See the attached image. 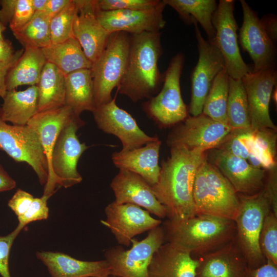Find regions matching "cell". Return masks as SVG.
I'll return each instance as SVG.
<instances>
[{
    "label": "cell",
    "mask_w": 277,
    "mask_h": 277,
    "mask_svg": "<svg viewBox=\"0 0 277 277\" xmlns=\"http://www.w3.org/2000/svg\"><path fill=\"white\" fill-rule=\"evenodd\" d=\"M17 0H1L0 21L6 26L10 22Z\"/></svg>",
    "instance_id": "c3c4849f"
},
{
    "label": "cell",
    "mask_w": 277,
    "mask_h": 277,
    "mask_svg": "<svg viewBox=\"0 0 277 277\" xmlns=\"http://www.w3.org/2000/svg\"><path fill=\"white\" fill-rule=\"evenodd\" d=\"M34 198L31 194L18 188L9 200L8 206L18 217L27 211Z\"/></svg>",
    "instance_id": "7bdbcfd3"
},
{
    "label": "cell",
    "mask_w": 277,
    "mask_h": 277,
    "mask_svg": "<svg viewBox=\"0 0 277 277\" xmlns=\"http://www.w3.org/2000/svg\"><path fill=\"white\" fill-rule=\"evenodd\" d=\"M16 186L15 180L9 175L0 164V192L12 190Z\"/></svg>",
    "instance_id": "f907efd6"
},
{
    "label": "cell",
    "mask_w": 277,
    "mask_h": 277,
    "mask_svg": "<svg viewBox=\"0 0 277 277\" xmlns=\"http://www.w3.org/2000/svg\"><path fill=\"white\" fill-rule=\"evenodd\" d=\"M235 1L220 0L213 17L215 34L211 42L222 54L225 67L230 77L242 79L252 71L244 61L240 51L237 30L239 29L234 15Z\"/></svg>",
    "instance_id": "8fae6325"
},
{
    "label": "cell",
    "mask_w": 277,
    "mask_h": 277,
    "mask_svg": "<svg viewBox=\"0 0 277 277\" xmlns=\"http://www.w3.org/2000/svg\"><path fill=\"white\" fill-rule=\"evenodd\" d=\"M24 49L15 51L12 42L4 37L0 38V64L9 63L20 57Z\"/></svg>",
    "instance_id": "f6af8a7d"
},
{
    "label": "cell",
    "mask_w": 277,
    "mask_h": 277,
    "mask_svg": "<svg viewBox=\"0 0 277 277\" xmlns=\"http://www.w3.org/2000/svg\"><path fill=\"white\" fill-rule=\"evenodd\" d=\"M269 171L264 189L268 199L271 210L277 215V172L276 167Z\"/></svg>",
    "instance_id": "ee69618b"
},
{
    "label": "cell",
    "mask_w": 277,
    "mask_h": 277,
    "mask_svg": "<svg viewBox=\"0 0 277 277\" xmlns=\"http://www.w3.org/2000/svg\"><path fill=\"white\" fill-rule=\"evenodd\" d=\"M0 150L17 162L28 164L41 185L48 177V162L36 132L28 125H9L2 117L0 107Z\"/></svg>",
    "instance_id": "30bf717a"
},
{
    "label": "cell",
    "mask_w": 277,
    "mask_h": 277,
    "mask_svg": "<svg viewBox=\"0 0 277 277\" xmlns=\"http://www.w3.org/2000/svg\"><path fill=\"white\" fill-rule=\"evenodd\" d=\"M229 87V76L225 67L214 79L205 100L202 112L203 114L212 120L227 125Z\"/></svg>",
    "instance_id": "d6a6232c"
},
{
    "label": "cell",
    "mask_w": 277,
    "mask_h": 277,
    "mask_svg": "<svg viewBox=\"0 0 277 277\" xmlns=\"http://www.w3.org/2000/svg\"><path fill=\"white\" fill-rule=\"evenodd\" d=\"M161 144L159 139L133 150L114 152L111 156L112 162L119 170L138 174L152 186L156 183L160 175Z\"/></svg>",
    "instance_id": "cb8c5ba5"
},
{
    "label": "cell",
    "mask_w": 277,
    "mask_h": 277,
    "mask_svg": "<svg viewBox=\"0 0 277 277\" xmlns=\"http://www.w3.org/2000/svg\"><path fill=\"white\" fill-rule=\"evenodd\" d=\"M166 5L173 8L180 18L186 24L193 21L202 27L206 33L208 41L211 42L215 34L213 25V15L217 4L215 0H163Z\"/></svg>",
    "instance_id": "4dcf8cb0"
},
{
    "label": "cell",
    "mask_w": 277,
    "mask_h": 277,
    "mask_svg": "<svg viewBox=\"0 0 277 277\" xmlns=\"http://www.w3.org/2000/svg\"><path fill=\"white\" fill-rule=\"evenodd\" d=\"M162 227L165 242L187 249L199 258L222 247L234 239L233 220L209 215H195L183 220L167 219Z\"/></svg>",
    "instance_id": "3957f363"
},
{
    "label": "cell",
    "mask_w": 277,
    "mask_h": 277,
    "mask_svg": "<svg viewBox=\"0 0 277 277\" xmlns=\"http://www.w3.org/2000/svg\"><path fill=\"white\" fill-rule=\"evenodd\" d=\"M65 105L76 115L95 108L91 69L65 75Z\"/></svg>",
    "instance_id": "4316f807"
},
{
    "label": "cell",
    "mask_w": 277,
    "mask_h": 277,
    "mask_svg": "<svg viewBox=\"0 0 277 277\" xmlns=\"http://www.w3.org/2000/svg\"><path fill=\"white\" fill-rule=\"evenodd\" d=\"M252 145L253 136L251 129L232 130L218 149L247 161L252 153Z\"/></svg>",
    "instance_id": "74e56055"
},
{
    "label": "cell",
    "mask_w": 277,
    "mask_h": 277,
    "mask_svg": "<svg viewBox=\"0 0 277 277\" xmlns=\"http://www.w3.org/2000/svg\"><path fill=\"white\" fill-rule=\"evenodd\" d=\"M50 196L43 194L40 197L34 198L27 211L17 217L18 223L16 227L22 230L30 223L47 219L49 216L47 202Z\"/></svg>",
    "instance_id": "f35d334b"
},
{
    "label": "cell",
    "mask_w": 277,
    "mask_h": 277,
    "mask_svg": "<svg viewBox=\"0 0 277 277\" xmlns=\"http://www.w3.org/2000/svg\"><path fill=\"white\" fill-rule=\"evenodd\" d=\"M105 277H116V276H112V275H108V276H106Z\"/></svg>",
    "instance_id": "11a10c76"
},
{
    "label": "cell",
    "mask_w": 277,
    "mask_h": 277,
    "mask_svg": "<svg viewBox=\"0 0 277 277\" xmlns=\"http://www.w3.org/2000/svg\"><path fill=\"white\" fill-rule=\"evenodd\" d=\"M77 12L76 0L71 2L50 21L51 44L66 41L73 36V25Z\"/></svg>",
    "instance_id": "d590c367"
},
{
    "label": "cell",
    "mask_w": 277,
    "mask_h": 277,
    "mask_svg": "<svg viewBox=\"0 0 277 277\" xmlns=\"http://www.w3.org/2000/svg\"><path fill=\"white\" fill-rule=\"evenodd\" d=\"M76 3L73 36L93 65L106 48L111 34L96 17V0H76Z\"/></svg>",
    "instance_id": "ffe728a7"
},
{
    "label": "cell",
    "mask_w": 277,
    "mask_h": 277,
    "mask_svg": "<svg viewBox=\"0 0 277 277\" xmlns=\"http://www.w3.org/2000/svg\"><path fill=\"white\" fill-rule=\"evenodd\" d=\"M210 163L229 181L236 192L252 195L264 187L265 170L250 165L246 160L234 156L221 149H212Z\"/></svg>",
    "instance_id": "d6986e66"
},
{
    "label": "cell",
    "mask_w": 277,
    "mask_h": 277,
    "mask_svg": "<svg viewBox=\"0 0 277 277\" xmlns=\"http://www.w3.org/2000/svg\"><path fill=\"white\" fill-rule=\"evenodd\" d=\"M240 3L243 17L239 42L253 63L252 72L275 66V44L267 34L256 12L245 1L241 0Z\"/></svg>",
    "instance_id": "e0dca14e"
},
{
    "label": "cell",
    "mask_w": 277,
    "mask_h": 277,
    "mask_svg": "<svg viewBox=\"0 0 277 277\" xmlns=\"http://www.w3.org/2000/svg\"><path fill=\"white\" fill-rule=\"evenodd\" d=\"M275 66L247 73L242 78L248 104L251 130H276L271 119L269 105L276 83Z\"/></svg>",
    "instance_id": "2e32d148"
},
{
    "label": "cell",
    "mask_w": 277,
    "mask_h": 277,
    "mask_svg": "<svg viewBox=\"0 0 277 277\" xmlns=\"http://www.w3.org/2000/svg\"><path fill=\"white\" fill-rule=\"evenodd\" d=\"M165 243L161 225L150 231L142 240H131V247L126 250L118 245L106 249L104 255L110 275L116 277H147V270L154 252Z\"/></svg>",
    "instance_id": "9c48e42d"
},
{
    "label": "cell",
    "mask_w": 277,
    "mask_h": 277,
    "mask_svg": "<svg viewBox=\"0 0 277 277\" xmlns=\"http://www.w3.org/2000/svg\"><path fill=\"white\" fill-rule=\"evenodd\" d=\"M228 125L215 121L202 113L189 116L169 133L170 147L181 146L204 151L218 148L232 132Z\"/></svg>",
    "instance_id": "7c38bea8"
},
{
    "label": "cell",
    "mask_w": 277,
    "mask_h": 277,
    "mask_svg": "<svg viewBox=\"0 0 277 277\" xmlns=\"http://www.w3.org/2000/svg\"><path fill=\"white\" fill-rule=\"evenodd\" d=\"M170 155L161 163L159 179L151 186L157 200L165 206L169 220H183L195 215L193 197L196 171L206 157L205 151L170 147Z\"/></svg>",
    "instance_id": "6da1fadb"
},
{
    "label": "cell",
    "mask_w": 277,
    "mask_h": 277,
    "mask_svg": "<svg viewBox=\"0 0 277 277\" xmlns=\"http://www.w3.org/2000/svg\"><path fill=\"white\" fill-rule=\"evenodd\" d=\"M19 58L9 63L0 64V97H4L7 92L6 77L9 70L16 63Z\"/></svg>",
    "instance_id": "816d5d0a"
},
{
    "label": "cell",
    "mask_w": 277,
    "mask_h": 277,
    "mask_svg": "<svg viewBox=\"0 0 277 277\" xmlns=\"http://www.w3.org/2000/svg\"><path fill=\"white\" fill-rule=\"evenodd\" d=\"M7 27L0 21V38L4 37L3 32L6 30Z\"/></svg>",
    "instance_id": "db71d44e"
},
{
    "label": "cell",
    "mask_w": 277,
    "mask_h": 277,
    "mask_svg": "<svg viewBox=\"0 0 277 277\" xmlns=\"http://www.w3.org/2000/svg\"><path fill=\"white\" fill-rule=\"evenodd\" d=\"M199 261L182 246L165 242L153 254L147 277H195Z\"/></svg>",
    "instance_id": "7402d4cb"
},
{
    "label": "cell",
    "mask_w": 277,
    "mask_h": 277,
    "mask_svg": "<svg viewBox=\"0 0 277 277\" xmlns=\"http://www.w3.org/2000/svg\"><path fill=\"white\" fill-rule=\"evenodd\" d=\"M259 243L266 260L277 265V215L271 210L264 217Z\"/></svg>",
    "instance_id": "8d00e7d4"
},
{
    "label": "cell",
    "mask_w": 277,
    "mask_h": 277,
    "mask_svg": "<svg viewBox=\"0 0 277 277\" xmlns=\"http://www.w3.org/2000/svg\"><path fill=\"white\" fill-rule=\"evenodd\" d=\"M184 62L183 53L175 55L163 75L164 83L160 92L142 104L143 111L160 127L175 125L188 116L180 87Z\"/></svg>",
    "instance_id": "ba28073f"
},
{
    "label": "cell",
    "mask_w": 277,
    "mask_h": 277,
    "mask_svg": "<svg viewBox=\"0 0 277 277\" xmlns=\"http://www.w3.org/2000/svg\"><path fill=\"white\" fill-rule=\"evenodd\" d=\"M161 36V31L130 34L128 65L117 88L133 102L153 97L163 81L157 65L162 54Z\"/></svg>",
    "instance_id": "7a4b0ae2"
},
{
    "label": "cell",
    "mask_w": 277,
    "mask_h": 277,
    "mask_svg": "<svg viewBox=\"0 0 277 277\" xmlns=\"http://www.w3.org/2000/svg\"><path fill=\"white\" fill-rule=\"evenodd\" d=\"M160 0H96L98 8L104 11L121 10H145L160 4Z\"/></svg>",
    "instance_id": "ab89813d"
},
{
    "label": "cell",
    "mask_w": 277,
    "mask_h": 277,
    "mask_svg": "<svg viewBox=\"0 0 277 277\" xmlns=\"http://www.w3.org/2000/svg\"><path fill=\"white\" fill-rule=\"evenodd\" d=\"M238 194L239 206L234 220V240L248 267H259L267 261L260 250L259 239L264 217L271 210L269 202L264 188L252 195Z\"/></svg>",
    "instance_id": "8992f818"
},
{
    "label": "cell",
    "mask_w": 277,
    "mask_h": 277,
    "mask_svg": "<svg viewBox=\"0 0 277 277\" xmlns=\"http://www.w3.org/2000/svg\"><path fill=\"white\" fill-rule=\"evenodd\" d=\"M42 50L47 62L54 65L65 75L93 67L74 36L61 43L51 44Z\"/></svg>",
    "instance_id": "f1b7e54d"
},
{
    "label": "cell",
    "mask_w": 277,
    "mask_h": 277,
    "mask_svg": "<svg viewBox=\"0 0 277 277\" xmlns=\"http://www.w3.org/2000/svg\"><path fill=\"white\" fill-rule=\"evenodd\" d=\"M252 132L253 145L251 153L260 161L265 170L269 171L276 167V130L262 129L252 130Z\"/></svg>",
    "instance_id": "e575fe53"
},
{
    "label": "cell",
    "mask_w": 277,
    "mask_h": 277,
    "mask_svg": "<svg viewBox=\"0 0 277 277\" xmlns=\"http://www.w3.org/2000/svg\"><path fill=\"white\" fill-rule=\"evenodd\" d=\"M245 277H277V265L267 260L259 267H248Z\"/></svg>",
    "instance_id": "bcb514c9"
},
{
    "label": "cell",
    "mask_w": 277,
    "mask_h": 277,
    "mask_svg": "<svg viewBox=\"0 0 277 277\" xmlns=\"http://www.w3.org/2000/svg\"><path fill=\"white\" fill-rule=\"evenodd\" d=\"M85 124L80 116L73 114L61 129L53 150L44 194L52 196L57 186L67 188L82 182L77 163L88 146L81 143L76 132Z\"/></svg>",
    "instance_id": "5b68a950"
},
{
    "label": "cell",
    "mask_w": 277,
    "mask_h": 277,
    "mask_svg": "<svg viewBox=\"0 0 277 277\" xmlns=\"http://www.w3.org/2000/svg\"><path fill=\"white\" fill-rule=\"evenodd\" d=\"M36 258L47 267L51 277H105L110 269L105 260L82 261L64 253L37 251Z\"/></svg>",
    "instance_id": "d4e9b609"
},
{
    "label": "cell",
    "mask_w": 277,
    "mask_h": 277,
    "mask_svg": "<svg viewBox=\"0 0 277 277\" xmlns=\"http://www.w3.org/2000/svg\"><path fill=\"white\" fill-rule=\"evenodd\" d=\"M166 6L163 0L157 6L145 10L104 11L97 6L95 14L100 23L110 34L117 32L130 34L160 32L166 23L163 16Z\"/></svg>",
    "instance_id": "ac0fdd59"
},
{
    "label": "cell",
    "mask_w": 277,
    "mask_h": 277,
    "mask_svg": "<svg viewBox=\"0 0 277 277\" xmlns=\"http://www.w3.org/2000/svg\"><path fill=\"white\" fill-rule=\"evenodd\" d=\"M195 28L199 58L191 75V95L189 112L192 116L202 113L204 103L216 75L225 68L224 58L211 42L205 39L196 21Z\"/></svg>",
    "instance_id": "4fadbf2b"
},
{
    "label": "cell",
    "mask_w": 277,
    "mask_h": 277,
    "mask_svg": "<svg viewBox=\"0 0 277 277\" xmlns=\"http://www.w3.org/2000/svg\"><path fill=\"white\" fill-rule=\"evenodd\" d=\"M270 38L275 44L277 39V22L274 15H266L260 19Z\"/></svg>",
    "instance_id": "681fc988"
},
{
    "label": "cell",
    "mask_w": 277,
    "mask_h": 277,
    "mask_svg": "<svg viewBox=\"0 0 277 277\" xmlns=\"http://www.w3.org/2000/svg\"><path fill=\"white\" fill-rule=\"evenodd\" d=\"M36 86L38 96L37 112L56 109L65 105V75L54 65L46 62Z\"/></svg>",
    "instance_id": "f546056e"
},
{
    "label": "cell",
    "mask_w": 277,
    "mask_h": 277,
    "mask_svg": "<svg viewBox=\"0 0 277 277\" xmlns=\"http://www.w3.org/2000/svg\"><path fill=\"white\" fill-rule=\"evenodd\" d=\"M105 220L101 223L108 228L121 246H129L137 235L160 226L161 219L152 217L145 209L130 204L114 201L105 208Z\"/></svg>",
    "instance_id": "9a60e30c"
},
{
    "label": "cell",
    "mask_w": 277,
    "mask_h": 277,
    "mask_svg": "<svg viewBox=\"0 0 277 277\" xmlns=\"http://www.w3.org/2000/svg\"><path fill=\"white\" fill-rule=\"evenodd\" d=\"M193 197L195 215H209L234 220L239 194L229 181L207 159L195 176Z\"/></svg>",
    "instance_id": "277c9868"
},
{
    "label": "cell",
    "mask_w": 277,
    "mask_h": 277,
    "mask_svg": "<svg viewBox=\"0 0 277 277\" xmlns=\"http://www.w3.org/2000/svg\"><path fill=\"white\" fill-rule=\"evenodd\" d=\"M51 19L42 13H35L32 18L21 28L13 31L23 46L42 49L51 44L49 24Z\"/></svg>",
    "instance_id": "836d02e7"
},
{
    "label": "cell",
    "mask_w": 277,
    "mask_h": 277,
    "mask_svg": "<svg viewBox=\"0 0 277 277\" xmlns=\"http://www.w3.org/2000/svg\"><path fill=\"white\" fill-rule=\"evenodd\" d=\"M3 99L1 114L6 122L26 126L37 113L38 96L36 85L30 86L21 91L8 90Z\"/></svg>",
    "instance_id": "484cf974"
},
{
    "label": "cell",
    "mask_w": 277,
    "mask_h": 277,
    "mask_svg": "<svg viewBox=\"0 0 277 277\" xmlns=\"http://www.w3.org/2000/svg\"><path fill=\"white\" fill-rule=\"evenodd\" d=\"M47 0H32L35 13L41 12L44 9Z\"/></svg>",
    "instance_id": "f5cc1de1"
},
{
    "label": "cell",
    "mask_w": 277,
    "mask_h": 277,
    "mask_svg": "<svg viewBox=\"0 0 277 277\" xmlns=\"http://www.w3.org/2000/svg\"><path fill=\"white\" fill-rule=\"evenodd\" d=\"M92 113L100 129L120 139L122 151L133 150L159 139L156 135L150 136L145 133L132 115L116 105L115 97L96 106Z\"/></svg>",
    "instance_id": "5bb4252c"
},
{
    "label": "cell",
    "mask_w": 277,
    "mask_h": 277,
    "mask_svg": "<svg viewBox=\"0 0 277 277\" xmlns=\"http://www.w3.org/2000/svg\"><path fill=\"white\" fill-rule=\"evenodd\" d=\"M21 230L16 227L5 236H0V274L2 277H11L9 260L12 244Z\"/></svg>",
    "instance_id": "b9f144b4"
},
{
    "label": "cell",
    "mask_w": 277,
    "mask_h": 277,
    "mask_svg": "<svg viewBox=\"0 0 277 277\" xmlns=\"http://www.w3.org/2000/svg\"><path fill=\"white\" fill-rule=\"evenodd\" d=\"M47 62L42 49L26 47L6 77L7 90L23 85H36Z\"/></svg>",
    "instance_id": "83f0119b"
},
{
    "label": "cell",
    "mask_w": 277,
    "mask_h": 277,
    "mask_svg": "<svg viewBox=\"0 0 277 277\" xmlns=\"http://www.w3.org/2000/svg\"><path fill=\"white\" fill-rule=\"evenodd\" d=\"M227 115L228 125L232 130L251 129L247 98L242 79L229 77Z\"/></svg>",
    "instance_id": "1f68e13d"
},
{
    "label": "cell",
    "mask_w": 277,
    "mask_h": 277,
    "mask_svg": "<svg viewBox=\"0 0 277 277\" xmlns=\"http://www.w3.org/2000/svg\"><path fill=\"white\" fill-rule=\"evenodd\" d=\"M130 45V34H111L106 48L93 64L91 71L95 107L112 100V90L118 87L127 69Z\"/></svg>",
    "instance_id": "52a82bcc"
},
{
    "label": "cell",
    "mask_w": 277,
    "mask_h": 277,
    "mask_svg": "<svg viewBox=\"0 0 277 277\" xmlns=\"http://www.w3.org/2000/svg\"><path fill=\"white\" fill-rule=\"evenodd\" d=\"M110 187L115 203L135 205L160 219L166 217V208L156 198L151 186L138 174L119 170L111 181Z\"/></svg>",
    "instance_id": "44dd1931"
},
{
    "label": "cell",
    "mask_w": 277,
    "mask_h": 277,
    "mask_svg": "<svg viewBox=\"0 0 277 277\" xmlns=\"http://www.w3.org/2000/svg\"><path fill=\"white\" fill-rule=\"evenodd\" d=\"M197 259L195 277H245L248 267L234 239Z\"/></svg>",
    "instance_id": "603a6c76"
},
{
    "label": "cell",
    "mask_w": 277,
    "mask_h": 277,
    "mask_svg": "<svg viewBox=\"0 0 277 277\" xmlns=\"http://www.w3.org/2000/svg\"><path fill=\"white\" fill-rule=\"evenodd\" d=\"M34 13L32 0H17L13 17L9 24L12 32L27 24L32 18Z\"/></svg>",
    "instance_id": "60d3db41"
},
{
    "label": "cell",
    "mask_w": 277,
    "mask_h": 277,
    "mask_svg": "<svg viewBox=\"0 0 277 277\" xmlns=\"http://www.w3.org/2000/svg\"><path fill=\"white\" fill-rule=\"evenodd\" d=\"M71 0H47L42 13L50 19L61 11L70 2Z\"/></svg>",
    "instance_id": "7dc6e473"
}]
</instances>
